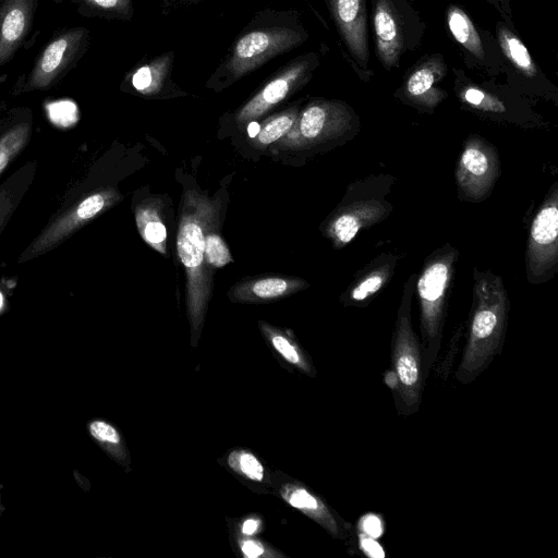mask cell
<instances>
[{
  "instance_id": "obj_1",
  "label": "cell",
  "mask_w": 558,
  "mask_h": 558,
  "mask_svg": "<svg viewBox=\"0 0 558 558\" xmlns=\"http://www.w3.org/2000/svg\"><path fill=\"white\" fill-rule=\"evenodd\" d=\"M306 38L293 11L263 10L243 28L207 84L213 88L228 87Z\"/></svg>"
},
{
  "instance_id": "obj_2",
  "label": "cell",
  "mask_w": 558,
  "mask_h": 558,
  "mask_svg": "<svg viewBox=\"0 0 558 558\" xmlns=\"http://www.w3.org/2000/svg\"><path fill=\"white\" fill-rule=\"evenodd\" d=\"M510 302L504 280L490 269L473 272V300L466 344L456 378L468 384L481 375L500 352Z\"/></svg>"
},
{
  "instance_id": "obj_3",
  "label": "cell",
  "mask_w": 558,
  "mask_h": 558,
  "mask_svg": "<svg viewBox=\"0 0 558 558\" xmlns=\"http://www.w3.org/2000/svg\"><path fill=\"white\" fill-rule=\"evenodd\" d=\"M214 216L207 199L190 191L184 196L177 247L186 271V305L193 331L202 327L211 293L205 258V229Z\"/></svg>"
},
{
  "instance_id": "obj_4",
  "label": "cell",
  "mask_w": 558,
  "mask_h": 558,
  "mask_svg": "<svg viewBox=\"0 0 558 558\" xmlns=\"http://www.w3.org/2000/svg\"><path fill=\"white\" fill-rule=\"evenodd\" d=\"M459 252L449 243L428 255L418 277L415 290L420 306L423 369L427 375L437 357L446 318L447 302L454 278Z\"/></svg>"
},
{
  "instance_id": "obj_5",
  "label": "cell",
  "mask_w": 558,
  "mask_h": 558,
  "mask_svg": "<svg viewBox=\"0 0 558 558\" xmlns=\"http://www.w3.org/2000/svg\"><path fill=\"white\" fill-rule=\"evenodd\" d=\"M395 178L372 174L348 185L343 198L325 220L323 233L333 247L349 244L360 231L385 220L393 205L388 201Z\"/></svg>"
},
{
  "instance_id": "obj_6",
  "label": "cell",
  "mask_w": 558,
  "mask_h": 558,
  "mask_svg": "<svg viewBox=\"0 0 558 558\" xmlns=\"http://www.w3.org/2000/svg\"><path fill=\"white\" fill-rule=\"evenodd\" d=\"M416 275L407 280L397 313L391 340V368L396 378V391L401 410L415 412L421 403L424 369L422 344L417 340L411 322V301L415 289Z\"/></svg>"
},
{
  "instance_id": "obj_7",
  "label": "cell",
  "mask_w": 558,
  "mask_h": 558,
  "mask_svg": "<svg viewBox=\"0 0 558 558\" xmlns=\"http://www.w3.org/2000/svg\"><path fill=\"white\" fill-rule=\"evenodd\" d=\"M359 118L351 107L339 100L313 99L301 111L291 130L278 146L310 149L341 145L359 132Z\"/></svg>"
},
{
  "instance_id": "obj_8",
  "label": "cell",
  "mask_w": 558,
  "mask_h": 558,
  "mask_svg": "<svg viewBox=\"0 0 558 558\" xmlns=\"http://www.w3.org/2000/svg\"><path fill=\"white\" fill-rule=\"evenodd\" d=\"M558 268V182H555L538 207L525 251V271L530 283L550 280Z\"/></svg>"
},
{
  "instance_id": "obj_9",
  "label": "cell",
  "mask_w": 558,
  "mask_h": 558,
  "mask_svg": "<svg viewBox=\"0 0 558 558\" xmlns=\"http://www.w3.org/2000/svg\"><path fill=\"white\" fill-rule=\"evenodd\" d=\"M499 175L497 148L482 136H469L454 170L459 198L470 203L485 201L492 194Z\"/></svg>"
},
{
  "instance_id": "obj_10",
  "label": "cell",
  "mask_w": 558,
  "mask_h": 558,
  "mask_svg": "<svg viewBox=\"0 0 558 558\" xmlns=\"http://www.w3.org/2000/svg\"><path fill=\"white\" fill-rule=\"evenodd\" d=\"M120 199L121 195L113 189L99 190L80 198L77 203L68 206L47 225L21 255L20 262L29 260L54 248L73 232Z\"/></svg>"
},
{
  "instance_id": "obj_11",
  "label": "cell",
  "mask_w": 558,
  "mask_h": 558,
  "mask_svg": "<svg viewBox=\"0 0 558 558\" xmlns=\"http://www.w3.org/2000/svg\"><path fill=\"white\" fill-rule=\"evenodd\" d=\"M317 63L318 60L314 53H306L281 66L252 98L235 111L234 121L241 126L263 117L302 88L311 80Z\"/></svg>"
},
{
  "instance_id": "obj_12",
  "label": "cell",
  "mask_w": 558,
  "mask_h": 558,
  "mask_svg": "<svg viewBox=\"0 0 558 558\" xmlns=\"http://www.w3.org/2000/svg\"><path fill=\"white\" fill-rule=\"evenodd\" d=\"M88 31L69 29L53 38L37 59L25 85L26 89H47L76 61L87 46Z\"/></svg>"
},
{
  "instance_id": "obj_13",
  "label": "cell",
  "mask_w": 558,
  "mask_h": 558,
  "mask_svg": "<svg viewBox=\"0 0 558 558\" xmlns=\"http://www.w3.org/2000/svg\"><path fill=\"white\" fill-rule=\"evenodd\" d=\"M328 4L351 54L365 68L369 56L365 0H328Z\"/></svg>"
},
{
  "instance_id": "obj_14",
  "label": "cell",
  "mask_w": 558,
  "mask_h": 558,
  "mask_svg": "<svg viewBox=\"0 0 558 558\" xmlns=\"http://www.w3.org/2000/svg\"><path fill=\"white\" fill-rule=\"evenodd\" d=\"M280 496L293 508L318 523L331 536L347 539L350 534V524L335 513L324 500L305 486L296 482L282 483L279 488Z\"/></svg>"
},
{
  "instance_id": "obj_15",
  "label": "cell",
  "mask_w": 558,
  "mask_h": 558,
  "mask_svg": "<svg viewBox=\"0 0 558 558\" xmlns=\"http://www.w3.org/2000/svg\"><path fill=\"white\" fill-rule=\"evenodd\" d=\"M38 0H0V66L12 59L24 41Z\"/></svg>"
},
{
  "instance_id": "obj_16",
  "label": "cell",
  "mask_w": 558,
  "mask_h": 558,
  "mask_svg": "<svg viewBox=\"0 0 558 558\" xmlns=\"http://www.w3.org/2000/svg\"><path fill=\"white\" fill-rule=\"evenodd\" d=\"M399 256L383 253L369 262L359 272L341 296L345 305L364 306L373 300L390 281Z\"/></svg>"
},
{
  "instance_id": "obj_17",
  "label": "cell",
  "mask_w": 558,
  "mask_h": 558,
  "mask_svg": "<svg viewBox=\"0 0 558 558\" xmlns=\"http://www.w3.org/2000/svg\"><path fill=\"white\" fill-rule=\"evenodd\" d=\"M374 27L380 61L387 68L397 66L404 49V33L401 20L390 0L376 1Z\"/></svg>"
},
{
  "instance_id": "obj_18",
  "label": "cell",
  "mask_w": 558,
  "mask_h": 558,
  "mask_svg": "<svg viewBox=\"0 0 558 558\" xmlns=\"http://www.w3.org/2000/svg\"><path fill=\"white\" fill-rule=\"evenodd\" d=\"M308 287V283L294 277H259L238 283L229 291L234 302L262 303L284 298Z\"/></svg>"
},
{
  "instance_id": "obj_19",
  "label": "cell",
  "mask_w": 558,
  "mask_h": 558,
  "mask_svg": "<svg viewBox=\"0 0 558 558\" xmlns=\"http://www.w3.org/2000/svg\"><path fill=\"white\" fill-rule=\"evenodd\" d=\"M445 73L446 66L441 60L432 59L422 63L405 82L407 96L421 106L434 108L446 97L437 87Z\"/></svg>"
},
{
  "instance_id": "obj_20",
  "label": "cell",
  "mask_w": 558,
  "mask_h": 558,
  "mask_svg": "<svg viewBox=\"0 0 558 558\" xmlns=\"http://www.w3.org/2000/svg\"><path fill=\"white\" fill-rule=\"evenodd\" d=\"M173 52H166L143 63L131 75L132 87L141 95L160 94L171 82Z\"/></svg>"
},
{
  "instance_id": "obj_21",
  "label": "cell",
  "mask_w": 558,
  "mask_h": 558,
  "mask_svg": "<svg viewBox=\"0 0 558 558\" xmlns=\"http://www.w3.org/2000/svg\"><path fill=\"white\" fill-rule=\"evenodd\" d=\"M36 173V162L31 161L12 173L0 185V233L17 208Z\"/></svg>"
},
{
  "instance_id": "obj_22",
  "label": "cell",
  "mask_w": 558,
  "mask_h": 558,
  "mask_svg": "<svg viewBox=\"0 0 558 558\" xmlns=\"http://www.w3.org/2000/svg\"><path fill=\"white\" fill-rule=\"evenodd\" d=\"M259 328L272 349L289 364L306 375L313 376V364L302 348L283 331L260 322Z\"/></svg>"
},
{
  "instance_id": "obj_23",
  "label": "cell",
  "mask_w": 558,
  "mask_h": 558,
  "mask_svg": "<svg viewBox=\"0 0 558 558\" xmlns=\"http://www.w3.org/2000/svg\"><path fill=\"white\" fill-rule=\"evenodd\" d=\"M447 21L456 40L476 58L483 59L484 50L480 35L465 12L456 5L450 7Z\"/></svg>"
},
{
  "instance_id": "obj_24",
  "label": "cell",
  "mask_w": 558,
  "mask_h": 558,
  "mask_svg": "<svg viewBox=\"0 0 558 558\" xmlns=\"http://www.w3.org/2000/svg\"><path fill=\"white\" fill-rule=\"evenodd\" d=\"M136 223L142 238L159 253L166 252L167 229L158 210L151 205L136 209Z\"/></svg>"
},
{
  "instance_id": "obj_25",
  "label": "cell",
  "mask_w": 558,
  "mask_h": 558,
  "mask_svg": "<svg viewBox=\"0 0 558 558\" xmlns=\"http://www.w3.org/2000/svg\"><path fill=\"white\" fill-rule=\"evenodd\" d=\"M298 114L299 108L293 106L264 120L259 132L252 138V144L257 147H265L279 141L291 130Z\"/></svg>"
},
{
  "instance_id": "obj_26",
  "label": "cell",
  "mask_w": 558,
  "mask_h": 558,
  "mask_svg": "<svg viewBox=\"0 0 558 558\" xmlns=\"http://www.w3.org/2000/svg\"><path fill=\"white\" fill-rule=\"evenodd\" d=\"M498 38L505 56L526 76L536 74V66L524 44L509 29L498 27Z\"/></svg>"
},
{
  "instance_id": "obj_27",
  "label": "cell",
  "mask_w": 558,
  "mask_h": 558,
  "mask_svg": "<svg viewBox=\"0 0 558 558\" xmlns=\"http://www.w3.org/2000/svg\"><path fill=\"white\" fill-rule=\"evenodd\" d=\"M31 135V123L22 122L5 131L0 137V174L26 146Z\"/></svg>"
},
{
  "instance_id": "obj_28",
  "label": "cell",
  "mask_w": 558,
  "mask_h": 558,
  "mask_svg": "<svg viewBox=\"0 0 558 558\" xmlns=\"http://www.w3.org/2000/svg\"><path fill=\"white\" fill-rule=\"evenodd\" d=\"M230 469L245 480L264 483L267 481L266 469L262 461L251 451L235 449L227 458Z\"/></svg>"
},
{
  "instance_id": "obj_29",
  "label": "cell",
  "mask_w": 558,
  "mask_h": 558,
  "mask_svg": "<svg viewBox=\"0 0 558 558\" xmlns=\"http://www.w3.org/2000/svg\"><path fill=\"white\" fill-rule=\"evenodd\" d=\"M205 258L213 267H223L232 262V256L223 239L215 232L205 235Z\"/></svg>"
},
{
  "instance_id": "obj_30",
  "label": "cell",
  "mask_w": 558,
  "mask_h": 558,
  "mask_svg": "<svg viewBox=\"0 0 558 558\" xmlns=\"http://www.w3.org/2000/svg\"><path fill=\"white\" fill-rule=\"evenodd\" d=\"M461 98L464 102L469 104L471 107L490 111V112H502L505 111V107L500 100L496 97L489 95L488 93L475 88L468 87L461 93Z\"/></svg>"
},
{
  "instance_id": "obj_31",
  "label": "cell",
  "mask_w": 558,
  "mask_h": 558,
  "mask_svg": "<svg viewBox=\"0 0 558 558\" xmlns=\"http://www.w3.org/2000/svg\"><path fill=\"white\" fill-rule=\"evenodd\" d=\"M48 116L52 123L60 128H69L78 120L77 106L70 100H59L47 106Z\"/></svg>"
},
{
  "instance_id": "obj_32",
  "label": "cell",
  "mask_w": 558,
  "mask_h": 558,
  "mask_svg": "<svg viewBox=\"0 0 558 558\" xmlns=\"http://www.w3.org/2000/svg\"><path fill=\"white\" fill-rule=\"evenodd\" d=\"M89 8L110 16L129 20L133 16V0H83Z\"/></svg>"
},
{
  "instance_id": "obj_33",
  "label": "cell",
  "mask_w": 558,
  "mask_h": 558,
  "mask_svg": "<svg viewBox=\"0 0 558 558\" xmlns=\"http://www.w3.org/2000/svg\"><path fill=\"white\" fill-rule=\"evenodd\" d=\"M88 430L96 440L102 444H108L114 447H120L122 444L121 436L117 428L105 421H92L88 424Z\"/></svg>"
},
{
  "instance_id": "obj_34",
  "label": "cell",
  "mask_w": 558,
  "mask_h": 558,
  "mask_svg": "<svg viewBox=\"0 0 558 558\" xmlns=\"http://www.w3.org/2000/svg\"><path fill=\"white\" fill-rule=\"evenodd\" d=\"M240 549L246 558H259L267 556L266 547L258 541L244 538L239 543Z\"/></svg>"
},
{
  "instance_id": "obj_35",
  "label": "cell",
  "mask_w": 558,
  "mask_h": 558,
  "mask_svg": "<svg viewBox=\"0 0 558 558\" xmlns=\"http://www.w3.org/2000/svg\"><path fill=\"white\" fill-rule=\"evenodd\" d=\"M363 520L365 521L364 525V533L371 535V536H379L381 534V523L377 521V518L374 515H367L364 517Z\"/></svg>"
},
{
  "instance_id": "obj_36",
  "label": "cell",
  "mask_w": 558,
  "mask_h": 558,
  "mask_svg": "<svg viewBox=\"0 0 558 558\" xmlns=\"http://www.w3.org/2000/svg\"><path fill=\"white\" fill-rule=\"evenodd\" d=\"M260 520L257 518H247L241 525V532L245 536H252L258 532Z\"/></svg>"
},
{
  "instance_id": "obj_37",
  "label": "cell",
  "mask_w": 558,
  "mask_h": 558,
  "mask_svg": "<svg viewBox=\"0 0 558 558\" xmlns=\"http://www.w3.org/2000/svg\"><path fill=\"white\" fill-rule=\"evenodd\" d=\"M259 129H260V124L257 123V121H251L246 126L248 136L251 138L255 137L257 135V133L259 132Z\"/></svg>"
},
{
  "instance_id": "obj_38",
  "label": "cell",
  "mask_w": 558,
  "mask_h": 558,
  "mask_svg": "<svg viewBox=\"0 0 558 558\" xmlns=\"http://www.w3.org/2000/svg\"><path fill=\"white\" fill-rule=\"evenodd\" d=\"M1 304H2V295L0 293V307H1Z\"/></svg>"
},
{
  "instance_id": "obj_39",
  "label": "cell",
  "mask_w": 558,
  "mask_h": 558,
  "mask_svg": "<svg viewBox=\"0 0 558 558\" xmlns=\"http://www.w3.org/2000/svg\"><path fill=\"white\" fill-rule=\"evenodd\" d=\"M500 1H507V0H500Z\"/></svg>"
}]
</instances>
